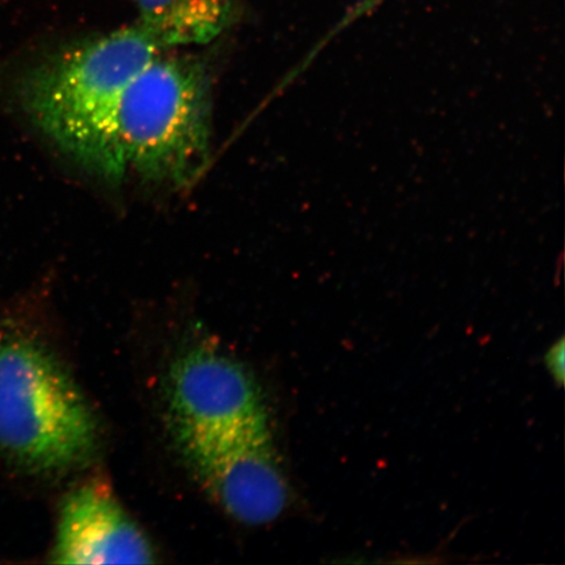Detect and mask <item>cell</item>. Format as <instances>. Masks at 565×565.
<instances>
[{
	"label": "cell",
	"instance_id": "6",
	"mask_svg": "<svg viewBox=\"0 0 565 565\" xmlns=\"http://www.w3.org/2000/svg\"><path fill=\"white\" fill-rule=\"evenodd\" d=\"M52 562L58 564H150V541L100 482L76 487L63 499Z\"/></svg>",
	"mask_w": 565,
	"mask_h": 565
},
{
	"label": "cell",
	"instance_id": "8",
	"mask_svg": "<svg viewBox=\"0 0 565 565\" xmlns=\"http://www.w3.org/2000/svg\"><path fill=\"white\" fill-rule=\"evenodd\" d=\"M545 364L551 376L554 377L555 383L559 386L563 385L565 379V339L562 337L559 341L551 345L546 352Z\"/></svg>",
	"mask_w": 565,
	"mask_h": 565
},
{
	"label": "cell",
	"instance_id": "2",
	"mask_svg": "<svg viewBox=\"0 0 565 565\" xmlns=\"http://www.w3.org/2000/svg\"><path fill=\"white\" fill-rule=\"evenodd\" d=\"M98 448L94 412L47 343L0 303V459L35 476L83 468Z\"/></svg>",
	"mask_w": 565,
	"mask_h": 565
},
{
	"label": "cell",
	"instance_id": "4",
	"mask_svg": "<svg viewBox=\"0 0 565 565\" xmlns=\"http://www.w3.org/2000/svg\"><path fill=\"white\" fill-rule=\"evenodd\" d=\"M172 429L198 482L231 518L265 525L287 510L291 490L270 427L215 433Z\"/></svg>",
	"mask_w": 565,
	"mask_h": 565
},
{
	"label": "cell",
	"instance_id": "1",
	"mask_svg": "<svg viewBox=\"0 0 565 565\" xmlns=\"http://www.w3.org/2000/svg\"><path fill=\"white\" fill-rule=\"evenodd\" d=\"M162 49L138 23L31 60H0V110L106 181L126 179L117 113Z\"/></svg>",
	"mask_w": 565,
	"mask_h": 565
},
{
	"label": "cell",
	"instance_id": "3",
	"mask_svg": "<svg viewBox=\"0 0 565 565\" xmlns=\"http://www.w3.org/2000/svg\"><path fill=\"white\" fill-rule=\"evenodd\" d=\"M211 81L203 63L162 52L127 84L117 113L125 174L182 188L206 167Z\"/></svg>",
	"mask_w": 565,
	"mask_h": 565
},
{
	"label": "cell",
	"instance_id": "7",
	"mask_svg": "<svg viewBox=\"0 0 565 565\" xmlns=\"http://www.w3.org/2000/svg\"><path fill=\"white\" fill-rule=\"evenodd\" d=\"M138 24L162 49L206 44L231 24L232 0H134Z\"/></svg>",
	"mask_w": 565,
	"mask_h": 565
},
{
	"label": "cell",
	"instance_id": "5",
	"mask_svg": "<svg viewBox=\"0 0 565 565\" xmlns=\"http://www.w3.org/2000/svg\"><path fill=\"white\" fill-rule=\"evenodd\" d=\"M172 428L236 430L270 427L263 393L227 353L196 344L174 360L168 379Z\"/></svg>",
	"mask_w": 565,
	"mask_h": 565
}]
</instances>
